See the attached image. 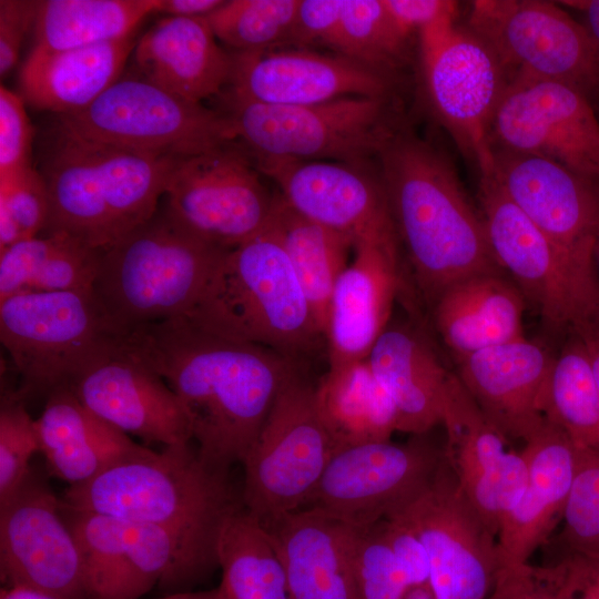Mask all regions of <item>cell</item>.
Here are the masks:
<instances>
[{
	"instance_id": "obj_1",
	"label": "cell",
	"mask_w": 599,
	"mask_h": 599,
	"mask_svg": "<svg viewBox=\"0 0 599 599\" xmlns=\"http://www.w3.org/2000/svg\"><path fill=\"white\" fill-rule=\"evenodd\" d=\"M123 347L173 389L200 457L226 473L242 464L297 369L278 352L213 334L185 316L139 326L124 336Z\"/></svg>"
},
{
	"instance_id": "obj_2",
	"label": "cell",
	"mask_w": 599,
	"mask_h": 599,
	"mask_svg": "<svg viewBox=\"0 0 599 599\" xmlns=\"http://www.w3.org/2000/svg\"><path fill=\"white\" fill-rule=\"evenodd\" d=\"M377 156L397 237L427 303L460 280L501 272L481 214L440 151L414 134L394 131Z\"/></svg>"
},
{
	"instance_id": "obj_3",
	"label": "cell",
	"mask_w": 599,
	"mask_h": 599,
	"mask_svg": "<svg viewBox=\"0 0 599 599\" xmlns=\"http://www.w3.org/2000/svg\"><path fill=\"white\" fill-rule=\"evenodd\" d=\"M179 159L90 140L55 119L40 155L50 199L45 234L106 250L156 213Z\"/></svg>"
},
{
	"instance_id": "obj_4",
	"label": "cell",
	"mask_w": 599,
	"mask_h": 599,
	"mask_svg": "<svg viewBox=\"0 0 599 599\" xmlns=\"http://www.w3.org/2000/svg\"><path fill=\"white\" fill-rule=\"evenodd\" d=\"M60 499L71 509L165 527L215 548L225 519L243 506L229 473L207 465L191 443L146 448L69 486Z\"/></svg>"
},
{
	"instance_id": "obj_5",
	"label": "cell",
	"mask_w": 599,
	"mask_h": 599,
	"mask_svg": "<svg viewBox=\"0 0 599 599\" xmlns=\"http://www.w3.org/2000/svg\"><path fill=\"white\" fill-rule=\"evenodd\" d=\"M229 250L205 243L163 209L101 251L92 293L124 334L189 316Z\"/></svg>"
},
{
	"instance_id": "obj_6",
	"label": "cell",
	"mask_w": 599,
	"mask_h": 599,
	"mask_svg": "<svg viewBox=\"0 0 599 599\" xmlns=\"http://www.w3.org/2000/svg\"><path fill=\"white\" fill-rule=\"evenodd\" d=\"M185 317L213 334L292 359L324 341L298 278L267 227L224 254L199 305Z\"/></svg>"
},
{
	"instance_id": "obj_7",
	"label": "cell",
	"mask_w": 599,
	"mask_h": 599,
	"mask_svg": "<svg viewBox=\"0 0 599 599\" xmlns=\"http://www.w3.org/2000/svg\"><path fill=\"white\" fill-rule=\"evenodd\" d=\"M92 292L27 293L0 301V339L20 376L26 402L70 387L124 336Z\"/></svg>"
},
{
	"instance_id": "obj_8",
	"label": "cell",
	"mask_w": 599,
	"mask_h": 599,
	"mask_svg": "<svg viewBox=\"0 0 599 599\" xmlns=\"http://www.w3.org/2000/svg\"><path fill=\"white\" fill-rule=\"evenodd\" d=\"M223 94L235 142L254 158L363 163L395 130L386 97H345L311 105H268ZM221 94V95H222Z\"/></svg>"
},
{
	"instance_id": "obj_9",
	"label": "cell",
	"mask_w": 599,
	"mask_h": 599,
	"mask_svg": "<svg viewBox=\"0 0 599 599\" xmlns=\"http://www.w3.org/2000/svg\"><path fill=\"white\" fill-rule=\"evenodd\" d=\"M336 450L316 406L315 386L297 368L242 461L244 509L261 522L303 509Z\"/></svg>"
},
{
	"instance_id": "obj_10",
	"label": "cell",
	"mask_w": 599,
	"mask_h": 599,
	"mask_svg": "<svg viewBox=\"0 0 599 599\" xmlns=\"http://www.w3.org/2000/svg\"><path fill=\"white\" fill-rule=\"evenodd\" d=\"M480 214L494 258L526 301L555 328L599 324L596 272L535 225L491 174L479 175Z\"/></svg>"
},
{
	"instance_id": "obj_11",
	"label": "cell",
	"mask_w": 599,
	"mask_h": 599,
	"mask_svg": "<svg viewBox=\"0 0 599 599\" xmlns=\"http://www.w3.org/2000/svg\"><path fill=\"white\" fill-rule=\"evenodd\" d=\"M467 29L493 51L508 80L561 82L599 102V50L559 2L473 1Z\"/></svg>"
},
{
	"instance_id": "obj_12",
	"label": "cell",
	"mask_w": 599,
	"mask_h": 599,
	"mask_svg": "<svg viewBox=\"0 0 599 599\" xmlns=\"http://www.w3.org/2000/svg\"><path fill=\"white\" fill-rule=\"evenodd\" d=\"M90 140L160 155L186 158L235 141L231 120L139 75L121 77L89 106L57 115Z\"/></svg>"
},
{
	"instance_id": "obj_13",
	"label": "cell",
	"mask_w": 599,
	"mask_h": 599,
	"mask_svg": "<svg viewBox=\"0 0 599 599\" xmlns=\"http://www.w3.org/2000/svg\"><path fill=\"white\" fill-rule=\"evenodd\" d=\"M234 141L180 158L170 176L163 206L186 232L211 245L231 250L263 232L276 194Z\"/></svg>"
},
{
	"instance_id": "obj_14",
	"label": "cell",
	"mask_w": 599,
	"mask_h": 599,
	"mask_svg": "<svg viewBox=\"0 0 599 599\" xmlns=\"http://www.w3.org/2000/svg\"><path fill=\"white\" fill-rule=\"evenodd\" d=\"M424 87L429 106L479 175L493 171L489 129L507 85L493 51L456 24L419 39Z\"/></svg>"
},
{
	"instance_id": "obj_15",
	"label": "cell",
	"mask_w": 599,
	"mask_h": 599,
	"mask_svg": "<svg viewBox=\"0 0 599 599\" xmlns=\"http://www.w3.org/2000/svg\"><path fill=\"white\" fill-rule=\"evenodd\" d=\"M339 448L303 509L351 525L379 521L416 498L435 478L443 450L423 438Z\"/></svg>"
},
{
	"instance_id": "obj_16",
	"label": "cell",
	"mask_w": 599,
	"mask_h": 599,
	"mask_svg": "<svg viewBox=\"0 0 599 599\" xmlns=\"http://www.w3.org/2000/svg\"><path fill=\"white\" fill-rule=\"evenodd\" d=\"M395 514L425 547L437 599H487L500 568L497 536L464 497L445 459L433 481Z\"/></svg>"
},
{
	"instance_id": "obj_17",
	"label": "cell",
	"mask_w": 599,
	"mask_h": 599,
	"mask_svg": "<svg viewBox=\"0 0 599 599\" xmlns=\"http://www.w3.org/2000/svg\"><path fill=\"white\" fill-rule=\"evenodd\" d=\"M493 149L552 160L599 182V118L579 90L556 81L508 80L494 114Z\"/></svg>"
},
{
	"instance_id": "obj_18",
	"label": "cell",
	"mask_w": 599,
	"mask_h": 599,
	"mask_svg": "<svg viewBox=\"0 0 599 599\" xmlns=\"http://www.w3.org/2000/svg\"><path fill=\"white\" fill-rule=\"evenodd\" d=\"M0 572L6 587L88 599L80 548L61 499L32 471L0 501Z\"/></svg>"
},
{
	"instance_id": "obj_19",
	"label": "cell",
	"mask_w": 599,
	"mask_h": 599,
	"mask_svg": "<svg viewBox=\"0 0 599 599\" xmlns=\"http://www.w3.org/2000/svg\"><path fill=\"white\" fill-rule=\"evenodd\" d=\"M446 430L443 456L464 497L497 536L527 484L521 453L480 410L456 373H451L441 415Z\"/></svg>"
},
{
	"instance_id": "obj_20",
	"label": "cell",
	"mask_w": 599,
	"mask_h": 599,
	"mask_svg": "<svg viewBox=\"0 0 599 599\" xmlns=\"http://www.w3.org/2000/svg\"><path fill=\"white\" fill-rule=\"evenodd\" d=\"M493 175L507 197L544 233L595 271L599 182L546 158L493 149ZM596 272V271H595Z\"/></svg>"
},
{
	"instance_id": "obj_21",
	"label": "cell",
	"mask_w": 599,
	"mask_h": 599,
	"mask_svg": "<svg viewBox=\"0 0 599 599\" xmlns=\"http://www.w3.org/2000/svg\"><path fill=\"white\" fill-rule=\"evenodd\" d=\"M226 93L253 103L311 105L345 97H386L385 71L338 53L281 48L232 53Z\"/></svg>"
},
{
	"instance_id": "obj_22",
	"label": "cell",
	"mask_w": 599,
	"mask_h": 599,
	"mask_svg": "<svg viewBox=\"0 0 599 599\" xmlns=\"http://www.w3.org/2000/svg\"><path fill=\"white\" fill-rule=\"evenodd\" d=\"M300 215L351 238L395 230L380 180L337 161L251 159Z\"/></svg>"
},
{
	"instance_id": "obj_23",
	"label": "cell",
	"mask_w": 599,
	"mask_h": 599,
	"mask_svg": "<svg viewBox=\"0 0 599 599\" xmlns=\"http://www.w3.org/2000/svg\"><path fill=\"white\" fill-rule=\"evenodd\" d=\"M97 416L164 447L193 440L190 417L165 380L122 346L69 387Z\"/></svg>"
},
{
	"instance_id": "obj_24",
	"label": "cell",
	"mask_w": 599,
	"mask_h": 599,
	"mask_svg": "<svg viewBox=\"0 0 599 599\" xmlns=\"http://www.w3.org/2000/svg\"><path fill=\"white\" fill-rule=\"evenodd\" d=\"M397 241L392 230L354 244V258L329 298L324 333L328 365L367 358L387 328L400 283Z\"/></svg>"
},
{
	"instance_id": "obj_25",
	"label": "cell",
	"mask_w": 599,
	"mask_h": 599,
	"mask_svg": "<svg viewBox=\"0 0 599 599\" xmlns=\"http://www.w3.org/2000/svg\"><path fill=\"white\" fill-rule=\"evenodd\" d=\"M555 356L526 336L457 359L455 372L508 439H529L546 422L541 403Z\"/></svg>"
},
{
	"instance_id": "obj_26",
	"label": "cell",
	"mask_w": 599,
	"mask_h": 599,
	"mask_svg": "<svg viewBox=\"0 0 599 599\" xmlns=\"http://www.w3.org/2000/svg\"><path fill=\"white\" fill-rule=\"evenodd\" d=\"M520 453L527 465V484L498 530L500 566L527 564L546 542L562 519L578 468V448L548 420Z\"/></svg>"
},
{
	"instance_id": "obj_27",
	"label": "cell",
	"mask_w": 599,
	"mask_h": 599,
	"mask_svg": "<svg viewBox=\"0 0 599 599\" xmlns=\"http://www.w3.org/2000/svg\"><path fill=\"white\" fill-rule=\"evenodd\" d=\"M216 40L205 18L163 17L136 41V73L191 102L219 97L230 84L233 58Z\"/></svg>"
},
{
	"instance_id": "obj_28",
	"label": "cell",
	"mask_w": 599,
	"mask_h": 599,
	"mask_svg": "<svg viewBox=\"0 0 599 599\" xmlns=\"http://www.w3.org/2000/svg\"><path fill=\"white\" fill-rule=\"evenodd\" d=\"M261 524L283 565L290 599H364L342 521L300 509Z\"/></svg>"
},
{
	"instance_id": "obj_29",
	"label": "cell",
	"mask_w": 599,
	"mask_h": 599,
	"mask_svg": "<svg viewBox=\"0 0 599 599\" xmlns=\"http://www.w3.org/2000/svg\"><path fill=\"white\" fill-rule=\"evenodd\" d=\"M35 423L49 471L69 486L87 483L146 449L89 410L69 387L47 396Z\"/></svg>"
},
{
	"instance_id": "obj_30",
	"label": "cell",
	"mask_w": 599,
	"mask_h": 599,
	"mask_svg": "<svg viewBox=\"0 0 599 599\" xmlns=\"http://www.w3.org/2000/svg\"><path fill=\"white\" fill-rule=\"evenodd\" d=\"M433 319L457 359L524 335L526 300L501 273H483L445 288L432 303Z\"/></svg>"
},
{
	"instance_id": "obj_31",
	"label": "cell",
	"mask_w": 599,
	"mask_h": 599,
	"mask_svg": "<svg viewBox=\"0 0 599 599\" xmlns=\"http://www.w3.org/2000/svg\"><path fill=\"white\" fill-rule=\"evenodd\" d=\"M367 361L395 404L398 432L425 435L440 424L451 372L418 331L388 325Z\"/></svg>"
},
{
	"instance_id": "obj_32",
	"label": "cell",
	"mask_w": 599,
	"mask_h": 599,
	"mask_svg": "<svg viewBox=\"0 0 599 599\" xmlns=\"http://www.w3.org/2000/svg\"><path fill=\"white\" fill-rule=\"evenodd\" d=\"M136 41L133 34L63 51L33 48L20 71L21 95L57 115L81 111L121 78Z\"/></svg>"
},
{
	"instance_id": "obj_33",
	"label": "cell",
	"mask_w": 599,
	"mask_h": 599,
	"mask_svg": "<svg viewBox=\"0 0 599 599\" xmlns=\"http://www.w3.org/2000/svg\"><path fill=\"white\" fill-rule=\"evenodd\" d=\"M315 402L337 450L389 440L398 432L395 404L367 358L329 365L315 386Z\"/></svg>"
},
{
	"instance_id": "obj_34",
	"label": "cell",
	"mask_w": 599,
	"mask_h": 599,
	"mask_svg": "<svg viewBox=\"0 0 599 599\" xmlns=\"http://www.w3.org/2000/svg\"><path fill=\"white\" fill-rule=\"evenodd\" d=\"M101 251L63 233L13 243L0 251V301L18 294L92 292Z\"/></svg>"
},
{
	"instance_id": "obj_35",
	"label": "cell",
	"mask_w": 599,
	"mask_h": 599,
	"mask_svg": "<svg viewBox=\"0 0 599 599\" xmlns=\"http://www.w3.org/2000/svg\"><path fill=\"white\" fill-rule=\"evenodd\" d=\"M267 229L285 252L324 337L329 298L338 276L348 265L353 241L303 217L280 193H276Z\"/></svg>"
},
{
	"instance_id": "obj_36",
	"label": "cell",
	"mask_w": 599,
	"mask_h": 599,
	"mask_svg": "<svg viewBox=\"0 0 599 599\" xmlns=\"http://www.w3.org/2000/svg\"><path fill=\"white\" fill-rule=\"evenodd\" d=\"M160 0L37 1L34 47L63 51L118 41L133 35L155 13Z\"/></svg>"
},
{
	"instance_id": "obj_37",
	"label": "cell",
	"mask_w": 599,
	"mask_h": 599,
	"mask_svg": "<svg viewBox=\"0 0 599 599\" xmlns=\"http://www.w3.org/2000/svg\"><path fill=\"white\" fill-rule=\"evenodd\" d=\"M221 599H290L283 565L263 525L244 507L224 521L217 541Z\"/></svg>"
},
{
	"instance_id": "obj_38",
	"label": "cell",
	"mask_w": 599,
	"mask_h": 599,
	"mask_svg": "<svg viewBox=\"0 0 599 599\" xmlns=\"http://www.w3.org/2000/svg\"><path fill=\"white\" fill-rule=\"evenodd\" d=\"M571 333L555 356L541 412L578 449L599 454V387L582 341Z\"/></svg>"
},
{
	"instance_id": "obj_39",
	"label": "cell",
	"mask_w": 599,
	"mask_h": 599,
	"mask_svg": "<svg viewBox=\"0 0 599 599\" xmlns=\"http://www.w3.org/2000/svg\"><path fill=\"white\" fill-rule=\"evenodd\" d=\"M62 508L80 548L88 599L140 598L128 552L126 522L63 504Z\"/></svg>"
},
{
	"instance_id": "obj_40",
	"label": "cell",
	"mask_w": 599,
	"mask_h": 599,
	"mask_svg": "<svg viewBox=\"0 0 599 599\" xmlns=\"http://www.w3.org/2000/svg\"><path fill=\"white\" fill-rule=\"evenodd\" d=\"M298 0H231L206 19L216 39L234 53L285 48Z\"/></svg>"
},
{
	"instance_id": "obj_41",
	"label": "cell",
	"mask_w": 599,
	"mask_h": 599,
	"mask_svg": "<svg viewBox=\"0 0 599 599\" xmlns=\"http://www.w3.org/2000/svg\"><path fill=\"white\" fill-rule=\"evenodd\" d=\"M408 38L383 0H343L331 48L335 53L385 71L399 59Z\"/></svg>"
},
{
	"instance_id": "obj_42",
	"label": "cell",
	"mask_w": 599,
	"mask_h": 599,
	"mask_svg": "<svg viewBox=\"0 0 599 599\" xmlns=\"http://www.w3.org/2000/svg\"><path fill=\"white\" fill-rule=\"evenodd\" d=\"M344 524L353 572L364 599H400L412 586L385 535L384 519Z\"/></svg>"
},
{
	"instance_id": "obj_43",
	"label": "cell",
	"mask_w": 599,
	"mask_h": 599,
	"mask_svg": "<svg viewBox=\"0 0 599 599\" xmlns=\"http://www.w3.org/2000/svg\"><path fill=\"white\" fill-rule=\"evenodd\" d=\"M50 199L43 176L33 166L0 181V251L47 229Z\"/></svg>"
},
{
	"instance_id": "obj_44",
	"label": "cell",
	"mask_w": 599,
	"mask_h": 599,
	"mask_svg": "<svg viewBox=\"0 0 599 599\" xmlns=\"http://www.w3.org/2000/svg\"><path fill=\"white\" fill-rule=\"evenodd\" d=\"M40 451L35 419L16 394L2 396L0 407V501L11 496L31 473L30 460Z\"/></svg>"
},
{
	"instance_id": "obj_45",
	"label": "cell",
	"mask_w": 599,
	"mask_h": 599,
	"mask_svg": "<svg viewBox=\"0 0 599 599\" xmlns=\"http://www.w3.org/2000/svg\"><path fill=\"white\" fill-rule=\"evenodd\" d=\"M579 450L578 468L562 516L567 550L599 554V454Z\"/></svg>"
},
{
	"instance_id": "obj_46",
	"label": "cell",
	"mask_w": 599,
	"mask_h": 599,
	"mask_svg": "<svg viewBox=\"0 0 599 599\" xmlns=\"http://www.w3.org/2000/svg\"><path fill=\"white\" fill-rule=\"evenodd\" d=\"M24 99L0 87V181L32 166L33 129Z\"/></svg>"
},
{
	"instance_id": "obj_47",
	"label": "cell",
	"mask_w": 599,
	"mask_h": 599,
	"mask_svg": "<svg viewBox=\"0 0 599 599\" xmlns=\"http://www.w3.org/2000/svg\"><path fill=\"white\" fill-rule=\"evenodd\" d=\"M343 0H298L292 30L285 48L308 49L332 45Z\"/></svg>"
},
{
	"instance_id": "obj_48",
	"label": "cell",
	"mask_w": 599,
	"mask_h": 599,
	"mask_svg": "<svg viewBox=\"0 0 599 599\" xmlns=\"http://www.w3.org/2000/svg\"><path fill=\"white\" fill-rule=\"evenodd\" d=\"M399 29L408 37L440 31L455 24L457 3L445 0H383Z\"/></svg>"
},
{
	"instance_id": "obj_49",
	"label": "cell",
	"mask_w": 599,
	"mask_h": 599,
	"mask_svg": "<svg viewBox=\"0 0 599 599\" xmlns=\"http://www.w3.org/2000/svg\"><path fill=\"white\" fill-rule=\"evenodd\" d=\"M37 1H0V75L17 64L23 39L34 23Z\"/></svg>"
},
{
	"instance_id": "obj_50",
	"label": "cell",
	"mask_w": 599,
	"mask_h": 599,
	"mask_svg": "<svg viewBox=\"0 0 599 599\" xmlns=\"http://www.w3.org/2000/svg\"><path fill=\"white\" fill-rule=\"evenodd\" d=\"M387 541L412 586L429 582L425 547L412 527L397 514L384 519Z\"/></svg>"
},
{
	"instance_id": "obj_51",
	"label": "cell",
	"mask_w": 599,
	"mask_h": 599,
	"mask_svg": "<svg viewBox=\"0 0 599 599\" xmlns=\"http://www.w3.org/2000/svg\"><path fill=\"white\" fill-rule=\"evenodd\" d=\"M487 599H552L539 567L529 562L500 566Z\"/></svg>"
},
{
	"instance_id": "obj_52",
	"label": "cell",
	"mask_w": 599,
	"mask_h": 599,
	"mask_svg": "<svg viewBox=\"0 0 599 599\" xmlns=\"http://www.w3.org/2000/svg\"><path fill=\"white\" fill-rule=\"evenodd\" d=\"M550 567L561 579L599 598V554L567 550Z\"/></svg>"
},
{
	"instance_id": "obj_53",
	"label": "cell",
	"mask_w": 599,
	"mask_h": 599,
	"mask_svg": "<svg viewBox=\"0 0 599 599\" xmlns=\"http://www.w3.org/2000/svg\"><path fill=\"white\" fill-rule=\"evenodd\" d=\"M224 2V0H160L156 13H162L163 17L207 18Z\"/></svg>"
},
{
	"instance_id": "obj_54",
	"label": "cell",
	"mask_w": 599,
	"mask_h": 599,
	"mask_svg": "<svg viewBox=\"0 0 599 599\" xmlns=\"http://www.w3.org/2000/svg\"><path fill=\"white\" fill-rule=\"evenodd\" d=\"M559 3L577 14L599 50V0H568Z\"/></svg>"
},
{
	"instance_id": "obj_55",
	"label": "cell",
	"mask_w": 599,
	"mask_h": 599,
	"mask_svg": "<svg viewBox=\"0 0 599 599\" xmlns=\"http://www.w3.org/2000/svg\"><path fill=\"white\" fill-rule=\"evenodd\" d=\"M539 569L550 588L552 599H599L597 596L565 581L549 566L539 567Z\"/></svg>"
},
{
	"instance_id": "obj_56",
	"label": "cell",
	"mask_w": 599,
	"mask_h": 599,
	"mask_svg": "<svg viewBox=\"0 0 599 599\" xmlns=\"http://www.w3.org/2000/svg\"><path fill=\"white\" fill-rule=\"evenodd\" d=\"M582 341L587 351L591 369L599 387V324L585 323L570 329Z\"/></svg>"
},
{
	"instance_id": "obj_57",
	"label": "cell",
	"mask_w": 599,
	"mask_h": 599,
	"mask_svg": "<svg viewBox=\"0 0 599 599\" xmlns=\"http://www.w3.org/2000/svg\"><path fill=\"white\" fill-rule=\"evenodd\" d=\"M0 599H54L44 593L22 588V587H4L1 589Z\"/></svg>"
},
{
	"instance_id": "obj_58",
	"label": "cell",
	"mask_w": 599,
	"mask_h": 599,
	"mask_svg": "<svg viewBox=\"0 0 599 599\" xmlns=\"http://www.w3.org/2000/svg\"><path fill=\"white\" fill-rule=\"evenodd\" d=\"M159 599H221L217 588L207 591H177Z\"/></svg>"
},
{
	"instance_id": "obj_59",
	"label": "cell",
	"mask_w": 599,
	"mask_h": 599,
	"mask_svg": "<svg viewBox=\"0 0 599 599\" xmlns=\"http://www.w3.org/2000/svg\"><path fill=\"white\" fill-rule=\"evenodd\" d=\"M400 599H437L429 582L410 586Z\"/></svg>"
},
{
	"instance_id": "obj_60",
	"label": "cell",
	"mask_w": 599,
	"mask_h": 599,
	"mask_svg": "<svg viewBox=\"0 0 599 599\" xmlns=\"http://www.w3.org/2000/svg\"><path fill=\"white\" fill-rule=\"evenodd\" d=\"M592 256H593V265H595L596 275L599 282V220H598L596 231H595Z\"/></svg>"
},
{
	"instance_id": "obj_61",
	"label": "cell",
	"mask_w": 599,
	"mask_h": 599,
	"mask_svg": "<svg viewBox=\"0 0 599 599\" xmlns=\"http://www.w3.org/2000/svg\"><path fill=\"white\" fill-rule=\"evenodd\" d=\"M598 106H599V102H598Z\"/></svg>"
}]
</instances>
